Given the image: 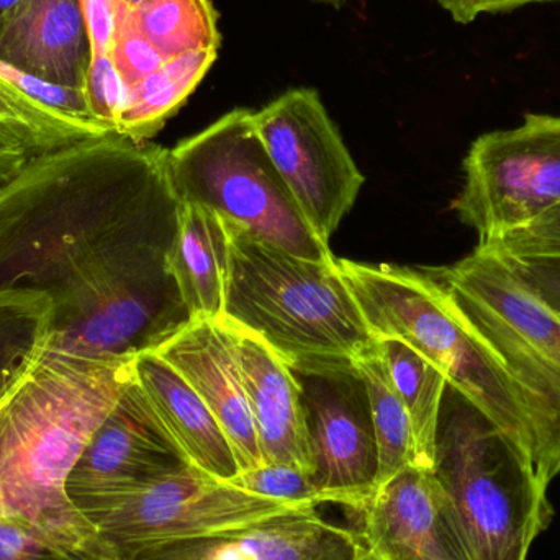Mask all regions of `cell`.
I'll return each mask as SVG.
<instances>
[{
    "mask_svg": "<svg viewBox=\"0 0 560 560\" xmlns=\"http://www.w3.org/2000/svg\"><path fill=\"white\" fill-rule=\"evenodd\" d=\"M230 486L268 499L292 503L322 505L318 490L313 486L312 476L283 464H266L258 469L243 470L229 480Z\"/></svg>",
    "mask_w": 560,
    "mask_h": 560,
    "instance_id": "28",
    "label": "cell"
},
{
    "mask_svg": "<svg viewBox=\"0 0 560 560\" xmlns=\"http://www.w3.org/2000/svg\"><path fill=\"white\" fill-rule=\"evenodd\" d=\"M174 190L248 230L261 242L312 261H336L300 212L255 125V112L235 108L170 150Z\"/></svg>",
    "mask_w": 560,
    "mask_h": 560,
    "instance_id": "7",
    "label": "cell"
},
{
    "mask_svg": "<svg viewBox=\"0 0 560 560\" xmlns=\"http://www.w3.org/2000/svg\"><path fill=\"white\" fill-rule=\"evenodd\" d=\"M133 375L158 420L194 467L223 482L240 472L219 421L166 359L156 351L141 352L133 359Z\"/></svg>",
    "mask_w": 560,
    "mask_h": 560,
    "instance_id": "18",
    "label": "cell"
},
{
    "mask_svg": "<svg viewBox=\"0 0 560 560\" xmlns=\"http://www.w3.org/2000/svg\"><path fill=\"white\" fill-rule=\"evenodd\" d=\"M170 150L108 133L36 154L0 187V289L52 308L49 349L128 361L192 316L173 275Z\"/></svg>",
    "mask_w": 560,
    "mask_h": 560,
    "instance_id": "1",
    "label": "cell"
},
{
    "mask_svg": "<svg viewBox=\"0 0 560 560\" xmlns=\"http://www.w3.org/2000/svg\"><path fill=\"white\" fill-rule=\"evenodd\" d=\"M222 319L229 331L266 464L315 474L302 390L292 369L255 332Z\"/></svg>",
    "mask_w": 560,
    "mask_h": 560,
    "instance_id": "16",
    "label": "cell"
},
{
    "mask_svg": "<svg viewBox=\"0 0 560 560\" xmlns=\"http://www.w3.org/2000/svg\"><path fill=\"white\" fill-rule=\"evenodd\" d=\"M110 58L128 89L156 71L166 61L138 28L133 10L121 2L118 3L115 16Z\"/></svg>",
    "mask_w": 560,
    "mask_h": 560,
    "instance_id": "27",
    "label": "cell"
},
{
    "mask_svg": "<svg viewBox=\"0 0 560 560\" xmlns=\"http://www.w3.org/2000/svg\"><path fill=\"white\" fill-rule=\"evenodd\" d=\"M338 268L375 339L420 352L529 454L528 420L505 369L430 272L349 259Z\"/></svg>",
    "mask_w": 560,
    "mask_h": 560,
    "instance_id": "6",
    "label": "cell"
},
{
    "mask_svg": "<svg viewBox=\"0 0 560 560\" xmlns=\"http://www.w3.org/2000/svg\"><path fill=\"white\" fill-rule=\"evenodd\" d=\"M0 560H121L107 545H79L32 523L0 518Z\"/></svg>",
    "mask_w": 560,
    "mask_h": 560,
    "instance_id": "25",
    "label": "cell"
},
{
    "mask_svg": "<svg viewBox=\"0 0 560 560\" xmlns=\"http://www.w3.org/2000/svg\"><path fill=\"white\" fill-rule=\"evenodd\" d=\"M19 2L20 0H0V15H3L7 10L12 9V7H15Z\"/></svg>",
    "mask_w": 560,
    "mask_h": 560,
    "instance_id": "35",
    "label": "cell"
},
{
    "mask_svg": "<svg viewBox=\"0 0 560 560\" xmlns=\"http://www.w3.org/2000/svg\"><path fill=\"white\" fill-rule=\"evenodd\" d=\"M369 551L362 529L335 525L305 506L222 535L156 546L130 560H358Z\"/></svg>",
    "mask_w": 560,
    "mask_h": 560,
    "instance_id": "14",
    "label": "cell"
},
{
    "mask_svg": "<svg viewBox=\"0 0 560 560\" xmlns=\"http://www.w3.org/2000/svg\"><path fill=\"white\" fill-rule=\"evenodd\" d=\"M364 382L371 405L375 444H377V487L407 469L417 466L413 431L407 408L392 384L387 365L377 348L354 362Z\"/></svg>",
    "mask_w": 560,
    "mask_h": 560,
    "instance_id": "22",
    "label": "cell"
},
{
    "mask_svg": "<svg viewBox=\"0 0 560 560\" xmlns=\"http://www.w3.org/2000/svg\"><path fill=\"white\" fill-rule=\"evenodd\" d=\"M135 22L164 59L220 48L212 0H150L133 10Z\"/></svg>",
    "mask_w": 560,
    "mask_h": 560,
    "instance_id": "24",
    "label": "cell"
},
{
    "mask_svg": "<svg viewBox=\"0 0 560 560\" xmlns=\"http://www.w3.org/2000/svg\"><path fill=\"white\" fill-rule=\"evenodd\" d=\"M121 3H124L125 7H128V9L137 10L138 7L144 5V3L150 2V0H120Z\"/></svg>",
    "mask_w": 560,
    "mask_h": 560,
    "instance_id": "34",
    "label": "cell"
},
{
    "mask_svg": "<svg viewBox=\"0 0 560 560\" xmlns=\"http://www.w3.org/2000/svg\"><path fill=\"white\" fill-rule=\"evenodd\" d=\"M302 390L323 503L359 513L377 486V444L364 382L354 364L293 372Z\"/></svg>",
    "mask_w": 560,
    "mask_h": 560,
    "instance_id": "11",
    "label": "cell"
},
{
    "mask_svg": "<svg viewBox=\"0 0 560 560\" xmlns=\"http://www.w3.org/2000/svg\"><path fill=\"white\" fill-rule=\"evenodd\" d=\"M192 466L164 430L135 375L72 467L66 492L85 500Z\"/></svg>",
    "mask_w": 560,
    "mask_h": 560,
    "instance_id": "12",
    "label": "cell"
},
{
    "mask_svg": "<svg viewBox=\"0 0 560 560\" xmlns=\"http://www.w3.org/2000/svg\"><path fill=\"white\" fill-rule=\"evenodd\" d=\"M489 255H492V253H489ZM492 256L505 262L506 268L516 278L522 280L538 299H541L549 308L555 310L560 316V258Z\"/></svg>",
    "mask_w": 560,
    "mask_h": 560,
    "instance_id": "30",
    "label": "cell"
},
{
    "mask_svg": "<svg viewBox=\"0 0 560 560\" xmlns=\"http://www.w3.org/2000/svg\"><path fill=\"white\" fill-rule=\"evenodd\" d=\"M154 351L189 382L212 411L240 472L265 466L242 372L222 319H194Z\"/></svg>",
    "mask_w": 560,
    "mask_h": 560,
    "instance_id": "15",
    "label": "cell"
},
{
    "mask_svg": "<svg viewBox=\"0 0 560 560\" xmlns=\"http://www.w3.org/2000/svg\"><path fill=\"white\" fill-rule=\"evenodd\" d=\"M118 3L120 0H81L89 38H91L92 56L110 55Z\"/></svg>",
    "mask_w": 560,
    "mask_h": 560,
    "instance_id": "31",
    "label": "cell"
},
{
    "mask_svg": "<svg viewBox=\"0 0 560 560\" xmlns=\"http://www.w3.org/2000/svg\"><path fill=\"white\" fill-rule=\"evenodd\" d=\"M0 127L16 131L39 154L74 141L94 138L56 120L3 81H0Z\"/></svg>",
    "mask_w": 560,
    "mask_h": 560,
    "instance_id": "26",
    "label": "cell"
},
{
    "mask_svg": "<svg viewBox=\"0 0 560 560\" xmlns=\"http://www.w3.org/2000/svg\"><path fill=\"white\" fill-rule=\"evenodd\" d=\"M225 223L230 262L222 318L258 335L293 372L351 365L377 348L338 261L290 255Z\"/></svg>",
    "mask_w": 560,
    "mask_h": 560,
    "instance_id": "3",
    "label": "cell"
},
{
    "mask_svg": "<svg viewBox=\"0 0 560 560\" xmlns=\"http://www.w3.org/2000/svg\"><path fill=\"white\" fill-rule=\"evenodd\" d=\"M312 503L268 499L236 489L194 466L85 500L79 512L120 556L209 538L295 512Z\"/></svg>",
    "mask_w": 560,
    "mask_h": 560,
    "instance_id": "8",
    "label": "cell"
},
{
    "mask_svg": "<svg viewBox=\"0 0 560 560\" xmlns=\"http://www.w3.org/2000/svg\"><path fill=\"white\" fill-rule=\"evenodd\" d=\"M255 125L300 212L329 245L364 176L322 98L312 89H293L255 112Z\"/></svg>",
    "mask_w": 560,
    "mask_h": 560,
    "instance_id": "10",
    "label": "cell"
},
{
    "mask_svg": "<svg viewBox=\"0 0 560 560\" xmlns=\"http://www.w3.org/2000/svg\"><path fill=\"white\" fill-rule=\"evenodd\" d=\"M453 210L487 245L560 206V115L526 114L522 125L480 135L463 163Z\"/></svg>",
    "mask_w": 560,
    "mask_h": 560,
    "instance_id": "9",
    "label": "cell"
},
{
    "mask_svg": "<svg viewBox=\"0 0 560 560\" xmlns=\"http://www.w3.org/2000/svg\"><path fill=\"white\" fill-rule=\"evenodd\" d=\"M217 56V49L174 56L128 89L117 133L137 141H150L160 133L203 81Z\"/></svg>",
    "mask_w": 560,
    "mask_h": 560,
    "instance_id": "20",
    "label": "cell"
},
{
    "mask_svg": "<svg viewBox=\"0 0 560 560\" xmlns=\"http://www.w3.org/2000/svg\"><path fill=\"white\" fill-rule=\"evenodd\" d=\"M359 515L381 560H474L431 469L401 470L375 489Z\"/></svg>",
    "mask_w": 560,
    "mask_h": 560,
    "instance_id": "13",
    "label": "cell"
},
{
    "mask_svg": "<svg viewBox=\"0 0 560 560\" xmlns=\"http://www.w3.org/2000/svg\"><path fill=\"white\" fill-rule=\"evenodd\" d=\"M433 474L474 560H526L551 522L548 486L528 451L453 385H446Z\"/></svg>",
    "mask_w": 560,
    "mask_h": 560,
    "instance_id": "4",
    "label": "cell"
},
{
    "mask_svg": "<svg viewBox=\"0 0 560 560\" xmlns=\"http://www.w3.org/2000/svg\"><path fill=\"white\" fill-rule=\"evenodd\" d=\"M131 377L133 359L48 349L0 398V518L23 520L79 545L105 542L66 483Z\"/></svg>",
    "mask_w": 560,
    "mask_h": 560,
    "instance_id": "2",
    "label": "cell"
},
{
    "mask_svg": "<svg viewBox=\"0 0 560 560\" xmlns=\"http://www.w3.org/2000/svg\"><path fill=\"white\" fill-rule=\"evenodd\" d=\"M92 46L81 0H20L0 15V61L84 91Z\"/></svg>",
    "mask_w": 560,
    "mask_h": 560,
    "instance_id": "17",
    "label": "cell"
},
{
    "mask_svg": "<svg viewBox=\"0 0 560 560\" xmlns=\"http://www.w3.org/2000/svg\"><path fill=\"white\" fill-rule=\"evenodd\" d=\"M85 102L92 118L105 130L117 133L128 88L115 68L110 55H94L84 84Z\"/></svg>",
    "mask_w": 560,
    "mask_h": 560,
    "instance_id": "29",
    "label": "cell"
},
{
    "mask_svg": "<svg viewBox=\"0 0 560 560\" xmlns=\"http://www.w3.org/2000/svg\"><path fill=\"white\" fill-rule=\"evenodd\" d=\"M377 342L392 384L410 418L417 466L433 469L438 420L446 392V375L424 355L398 339H377Z\"/></svg>",
    "mask_w": 560,
    "mask_h": 560,
    "instance_id": "21",
    "label": "cell"
},
{
    "mask_svg": "<svg viewBox=\"0 0 560 560\" xmlns=\"http://www.w3.org/2000/svg\"><path fill=\"white\" fill-rule=\"evenodd\" d=\"M428 272L505 369L528 420L533 464L549 487L560 476V316L477 248Z\"/></svg>",
    "mask_w": 560,
    "mask_h": 560,
    "instance_id": "5",
    "label": "cell"
},
{
    "mask_svg": "<svg viewBox=\"0 0 560 560\" xmlns=\"http://www.w3.org/2000/svg\"><path fill=\"white\" fill-rule=\"evenodd\" d=\"M229 262L225 220L209 207L180 200L173 275L192 322L222 318Z\"/></svg>",
    "mask_w": 560,
    "mask_h": 560,
    "instance_id": "19",
    "label": "cell"
},
{
    "mask_svg": "<svg viewBox=\"0 0 560 560\" xmlns=\"http://www.w3.org/2000/svg\"><path fill=\"white\" fill-rule=\"evenodd\" d=\"M39 154L25 138L0 127V187L15 179L33 156Z\"/></svg>",
    "mask_w": 560,
    "mask_h": 560,
    "instance_id": "33",
    "label": "cell"
},
{
    "mask_svg": "<svg viewBox=\"0 0 560 560\" xmlns=\"http://www.w3.org/2000/svg\"><path fill=\"white\" fill-rule=\"evenodd\" d=\"M51 318L43 293L0 289V398L48 351Z\"/></svg>",
    "mask_w": 560,
    "mask_h": 560,
    "instance_id": "23",
    "label": "cell"
},
{
    "mask_svg": "<svg viewBox=\"0 0 560 560\" xmlns=\"http://www.w3.org/2000/svg\"><path fill=\"white\" fill-rule=\"evenodd\" d=\"M552 2V0H438L441 7L460 25L472 23L480 15L512 12L529 3Z\"/></svg>",
    "mask_w": 560,
    "mask_h": 560,
    "instance_id": "32",
    "label": "cell"
},
{
    "mask_svg": "<svg viewBox=\"0 0 560 560\" xmlns=\"http://www.w3.org/2000/svg\"><path fill=\"white\" fill-rule=\"evenodd\" d=\"M358 560H381L377 555H375L374 551H369L368 555L364 556V558L358 559Z\"/></svg>",
    "mask_w": 560,
    "mask_h": 560,
    "instance_id": "36",
    "label": "cell"
},
{
    "mask_svg": "<svg viewBox=\"0 0 560 560\" xmlns=\"http://www.w3.org/2000/svg\"><path fill=\"white\" fill-rule=\"evenodd\" d=\"M322 2H331V3H336V2H341V0H322Z\"/></svg>",
    "mask_w": 560,
    "mask_h": 560,
    "instance_id": "37",
    "label": "cell"
}]
</instances>
